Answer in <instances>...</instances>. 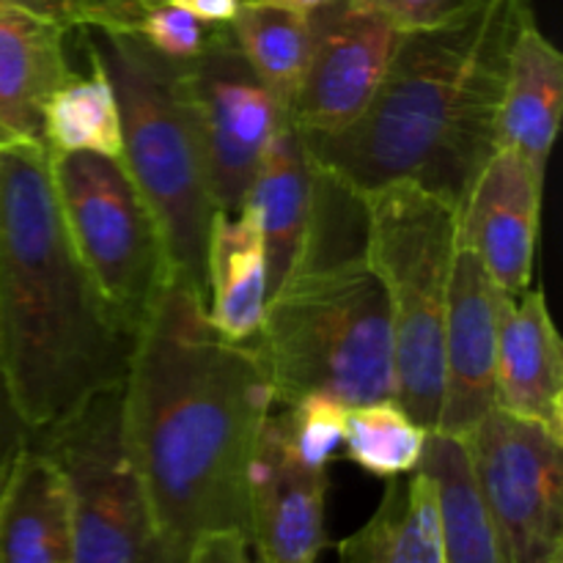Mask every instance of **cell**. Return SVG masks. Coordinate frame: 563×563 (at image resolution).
<instances>
[{
	"instance_id": "30",
	"label": "cell",
	"mask_w": 563,
	"mask_h": 563,
	"mask_svg": "<svg viewBox=\"0 0 563 563\" xmlns=\"http://www.w3.org/2000/svg\"><path fill=\"white\" fill-rule=\"evenodd\" d=\"M251 561V548L247 539L236 531L207 533L192 548L187 563H247Z\"/></svg>"
},
{
	"instance_id": "13",
	"label": "cell",
	"mask_w": 563,
	"mask_h": 563,
	"mask_svg": "<svg viewBox=\"0 0 563 563\" xmlns=\"http://www.w3.org/2000/svg\"><path fill=\"white\" fill-rule=\"evenodd\" d=\"M328 504V471L291 451L278 412L258 432L247 473V548L258 563H319Z\"/></svg>"
},
{
	"instance_id": "19",
	"label": "cell",
	"mask_w": 563,
	"mask_h": 563,
	"mask_svg": "<svg viewBox=\"0 0 563 563\" xmlns=\"http://www.w3.org/2000/svg\"><path fill=\"white\" fill-rule=\"evenodd\" d=\"M0 563H71V509L64 476L33 445L5 460L0 482Z\"/></svg>"
},
{
	"instance_id": "12",
	"label": "cell",
	"mask_w": 563,
	"mask_h": 563,
	"mask_svg": "<svg viewBox=\"0 0 563 563\" xmlns=\"http://www.w3.org/2000/svg\"><path fill=\"white\" fill-rule=\"evenodd\" d=\"M509 302L482 258L460 242L445 306L440 434L467 438L495 407V357Z\"/></svg>"
},
{
	"instance_id": "6",
	"label": "cell",
	"mask_w": 563,
	"mask_h": 563,
	"mask_svg": "<svg viewBox=\"0 0 563 563\" xmlns=\"http://www.w3.org/2000/svg\"><path fill=\"white\" fill-rule=\"evenodd\" d=\"M368 267L379 278L394 330V399L438 432L443 407V330L462 209L412 181L361 196Z\"/></svg>"
},
{
	"instance_id": "28",
	"label": "cell",
	"mask_w": 563,
	"mask_h": 563,
	"mask_svg": "<svg viewBox=\"0 0 563 563\" xmlns=\"http://www.w3.org/2000/svg\"><path fill=\"white\" fill-rule=\"evenodd\" d=\"M350 5L383 16L401 33L429 27L449 16L462 0H346Z\"/></svg>"
},
{
	"instance_id": "15",
	"label": "cell",
	"mask_w": 563,
	"mask_h": 563,
	"mask_svg": "<svg viewBox=\"0 0 563 563\" xmlns=\"http://www.w3.org/2000/svg\"><path fill=\"white\" fill-rule=\"evenodd\" d=\"M66 33L60 22L0 5V148L47 146L44 110L75 75Z\"/></svg>"
},
{
	"instance_id": "34",
	"label": "cell",
	"mask_w": 563,
	"mask_h": 563,
	"mask_svg": "<svg viewBox=\"0 0 563 563\" xmlns=\"http://www.w3.org/2000/svg\"><path fill=\"white\" fill-rule=\"evenodd\" d=\"M3 473H5V460L3 454H0V482H3Z\"/></svg>"
},
{
	"instance_id": "36",
	"label": "cell",
	"mask_w": 563,
	"mask_h": 563,
	"mask_svg": "<svg viewBox=\"0 0 563 563\" xmlns=\"http://www.w3.org/2000/svg\"><path fill=\"white\" fill-rule=\"evenodd\" d=\"M247 563H258V561H247Z\"/></svg>"
},
{
	"instance_id": "33",
	"label": "cell",
	"mask_w": 563,
	"mask_h": 563,
	"mask_svg": "<svg viewBox=\"0 0 563 563\" xmlns=\"http://www.w3.org/2000/svg\"><path fill=\"white\" fill-rule=\"evenodd\" d=\"M256 3L278 5V9L295 11V14H302V16H311V14H317V11L328 9V5L335 3V0H256Z\"/></svg>"
},
{
	"instance_id": "26",
	"label": "cell",
	"mask_w": 563,
	"mask_h": 563,
	"mask_svg": "<svg viewBox=\"0 0 563 563\" xmlns=\"http://www.w3.org/2000/svg\"><path fill=\"white\" fill-rule=\"evenodd\" d=\"M346 410L350 407L341 405L333 396L308 394L291 405H284V412L278 416L291 451L306 465L328 471L330 462L344 456Z\"/></svg>"
},
{
	"instance_id": "5",
	"label": "cell",
	"mask_w": 563,
	"mask_h": 563,
	"mask_svg": "<svg viewBox=\"0 0 563 563\" xmlns=\"http://www.w3.org/2000/svg\"><path fill=\"white\" fill-rule=\"evenodd\" d=\"M102 60L121 115V163L152 209L174 275L207 291V245L218 214L201 148L176 91V64L132 31L80 27Z\"/></svg>"
},
{
	"instance_id": "18",
	"label": "cell",
	"mask_w": 563,
	"mask_h": 563,
	"mask_svg": "<svg viewBox=\"0 0 563 563\" xmlns=\"http://www.w3.org/2000/svg\"><path fill=\"white\" fill-rule=\"evenodd\" d=\"M563 108V55L526 14L511 38L498 108V146L515 148L539 174L548 170Z\"/></svg>"
},
{
	"instance_id": "23",
	"label": "cell",
	"mask_w": 563,
	"mask_h": 563,
	"mask_svg": "<svg viewBox=\"0 0 563 563\" xmlns=\"http://www.w3.org/2000/svg\"><path fill=\"white\" fill-rule=\"evenodd\" d=\"M229 33L242 58L286 113L311 58V16L242 0L229 22Z\"/></svg>"
},
{
	"instance_id": "2",
	"label": "cell",
	"mask_w": 563,
	"mask_h": 563,
	"mask_svg": "<svg viewBox=\"0 0 563 563\" xmlns=\"http://www.w3.org/2000/svg\"><path fill=\"white\" fill-rule=\"evenodd\" d=\"M528 0H462L401 33L366 113L333 135H302L313 165L355 196L412 181L462 209L498 148L506 60Z\"/></svg>"
},
{
	"instance_id": "11",
	"label": "cell",
	"mask_w": 563,
	"mask_h": 563,
	"mask_svg": "<svg viewBox=\"0 0 563 563\" xmlns=\"http://www.w3.org/2000/svg\"><path fill=\"white\" fill-rule=\"evenodd\" d=\"M401 31L383 16L335 0L311 14V58L286 119L300 135L355 124L385 80Z\"/></svg>"
},
{
	"instance_id": "17",
	"label": "cell",
	"mask_w": 563,
	"mask_h": 563,
	"mask_svg": "<svg viewBox=\"0 0 563 563\" xmlns=\"http://www.w3.org/2000/svg\"><path fill=\"white\" fill-rule=\"evenodd\" d=\"M317 201V168L289 119L278 126L253 176L242 209L253 214L267 262V300L300 262Z\"/></svg>"
},
{
	"instance_id": "27",
	"label": "cell",
	"mask_w": 563,
	"mask_h": 563,
	"mask_svg": "<svg viewBox=\"0 0 563 563\" xmlns=\"http://www.w3.org/2000/svg\"><path fill=\"white\" fill-rule=\"evenodd\" d=\"M214 27L218 25L196 20L190 11L179 9L170 0H148L132 25V33H137L163 58L187 64L203 53Z\"/></svg>"
},
{
	"instance_id": "35",
	"label": "cell",
	"mask_w": 563,
	"mask_h": 563,
	"mask_svg": "<svg viewBox=\"0 0 563 563\" xmlns=\"http://www.w3.org/2000/svg\"><path fill=\"white\" fill-rule=\"evenodd\" d=\"M550 563H563V553H559V555H555V559H553V561H550Z\"/></svg>"
},
{
	"instance_id": "32",
	"label": "cell",
	"mask_w": 563,
	"mask_h": 563,
	"mask_svg": "<svg viewBox=\"0 0 563 563\" xmlns=\"http://www.w3.org/2000/svg\"><path fill=\"white\" fill-rule=\"evenodd\" d=\"M108 9V22L99 31H132L148 0H102Z\"/></svg>"
},
{
	"instance_id": "31",
	"label": "cell",
	"mask_w": 563,
	"mask_h": 563,
	"mask_svg": "<svg viewBox=\"0 0 563 563\" xmlns=\"http://www.w3.org/2000/svg\"><path fill=\"white\" fill-rule=\"evenodd\" d=\"M170 3L190 11L196 20L207 22V25H229L242 0H170Z\"/></svg>"
},
{
	"instance_id": "24",
	"label": "cell",
	"mask_w": 563,
	"mask_h": 563,
	"mask_svg": "<svg viewBox=\"0 0 563 563\" xmlns=\"http://www.w3.org/2000/svg\"><path fill=\"white\" fill-rule=\"evenodd\" d=\"M88 75H71L44 110V143L49 154L91 152L121 159V115L102 60L91 47Z\"/></svg>"
},
{
	"instance_id": "20",
	"label": "cell",
	"mask_w": 563,
	"mask_h": 563,
	"mask_svg": "<svg viewBox=\"0 0 563 563\" xmlns=\"http://www.w3.org/2000/svg\"><path fill=\"white\" fill-rule=\"evenodd\" d=\"M207 317L223 339L251 344L267 306L264 242L251 212H218L207 245Z\"/></svg>"
},
{
	"instance_id": "22",
	"label": "cell",
	"mask_w": 563,
	"mask_h": 563,
	"mask_svg": "<svg viewBox=\"0 0 563 563\" xmlns=\"http://www.w3.org/2000/svg\"><path fill=\"white\" fill-rule=\"evenodd\" d=\"M421 467L438 489L445 563H511L473 482L465 440L429 432Z\"/></svg>"
},
{
	"instance_id": "25",
	"label": "cell",
	"mask_w": 563,
	"mask_h": 563,
	"mask_svg": "<svg viewBox=\"0 0 563 563\" xmlns=\"http://www.w3.org/2000/svg\"><path fill=\"white\" fill-rule=\"evenodd\" d=\"M429 432L390 396L346 410L344 456L374 478H394L421 465Z\"/></svg>"
},
{
	"instance_id": "3",
	"label": "cell",
	"mask_w": 563,
	"mask_h": 563,
	"mask_svg": "<svg viewBox=\"0 0 563 563\" xmlns=\"http://www.w3.org/2000/svg\"><path fill=\"white\" fill-rule=\"evenodd\" d=\"M135 333L75 253L47 146L0 148V385L31 434L124 383Z\"/></svg>"
},
{
	"instance_id": "1",
	"label": "cell",
	"mask_w": 563,
	"mask_h": 563,
	"mask_svg": "<svg viewBox=\"0 0 563 563\" xmlns=\"http://www.w3.org/2000/svg\"><path fill=\"white\" fill-rule=\"evenodd\" d=\"M273 410L256 350L223 339L201 291L170 275L137 328L121 383V427L159 563H187L207 533L247 539V473Z\"/></svg>"
},
{
	"instance_id": "4",
	"label": "cell",
	"mask_w": 563,
	"mask_h": 563,
	"mask_svg": "<svg viewBox=\"0 0 563 563\" xmlns=\"http://www.w3.org/2000/svg\"><path fill=\"white\" fill-rule=\"evenodd\" d=\"M251 346L275 405L324 394L357 407L394 396V330L366 251L302 258L264 306Z\"/></svg>"
},
{
	"instance_id": "29",
	"label": "cell",
	"mask_w": 563,
	"mask_h": 563,
	"mask_svg": "<svg viewBox=\"0 0 563 563\" xmlns=\"http://www.w3.org/2000/svg\"><path fill=\"white\" fill-rule=\"evenodd\" d=\"M0 5H14V9L47 16V20L66 25L69 31L102 27L108 22V9H104L102 0H0Z\"/></svg>"
},
{
	"instance_id": "7",
	"label": "cell",
	"mask_w": 563,
	"mask_h": 563,
	"mask_svg": "<svg viewBox=\"0 0 563 563\" xmlns=\"http://www.w3.org/2000/svg\"><path fill=\"white\" fill-rule=\"evenodd\" d=\"M60 218L82 267L137 333L174 275L163 231L119 157L91 152L49 154Z\"/></svg>"
},
{
	"instance_id": "21",
	"label": "cell",
	"mask_w": 563,
	"mask_h": 563,
	"mask_svg": "<svg viewBox=\"0 0 563 563\" xmlns=\"http://www.w3.org/2000/svg\"><path fill=\"white\" fill-rule=\"evenodd\" d=\"M385 482L374 515L339 542V563H445L432 476L418 465Z\"/></svg>"
},
{
	"instance_id": "16",
	"label": "cell",
	"mask_w": 563,
	"mask_h": 563,
	"mask_svg": "<svg viewBox=\"0 0 563 563\" xmlns=\"http://www.w3.org/2000/svg\"><path fill=\"white\" fill-rule=\"evenodd\" d=\"M495 405L563 438V350L542 289L511 297L495 357Z\"/></svg>"
},
{
	"instance_id": "14",
	"label": "cell",
	"mask_w": 563,
	"mask_h": 563,
	"mask_svg": "<svg viewBox=\"0 0 563 563\" xmlns=\"http://www.w3.org/2000/svg\"><path fill=\"white\" fill-rule=\"evenodd\" d=\"M544 174L515 148L498 146L478 170L460 218V242L509 297L531 289L542 220Z\"/></svg>"
},
{
	"instance_id": "9",
	"label": "cell",
	"mask_w": 563,
	"mask_h": 563,
	"mask_svg": "<svg viewBox=\"0 0 563 563\" xmlns=\"http://www.w3.org/2000/svg\"><path fill=\"white\" fill-rule=\"evenodd\" d=\"M176 91L196 132L214 207L240 212L286 113L242 58L229 25L214 27L198 58L176 64Z\"/></svg>"
},
{
	"instance_id": "10",
	"label": "cell",
	"mask_w": 563,
	"mask_h": 563,
	"mask_svg": "<svg viewBox=\"0 0 563 563\" xmlns=\"http://www.w3.org/2000/svg\"><path fill=\"white\" fill-rule=\"evenodd\" d=\"M462 440L509 561L563 553V438L495 405Z\"/></svg>"
},
{
	"instance_id": "8",
	"label": "cell",
	"mask_w": 563,
	"mask_h": 563,
	"mask_svg": "<svg viewBox=\"0 0 563 563\" xmlns=\"http://www.w3.org/2000/svg\"><path fill=\"white\" fill-rule=\"evenodd\" d=\"M36 445L69 493L71 563H159L146 493L121 427V385L38 432Z\"/></svg>"
}]
</instances>
